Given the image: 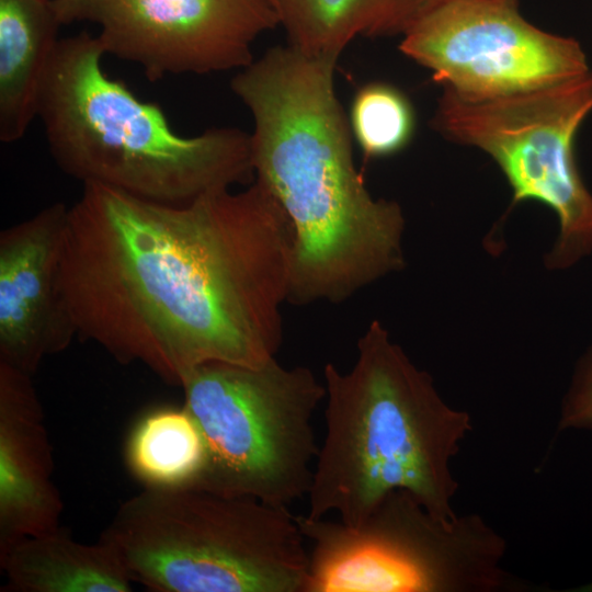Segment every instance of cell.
<instances>
[{
    "instance_id": "cell-15",
    "label": "cell",
    "mask_w": 592,
    "mask_h": 592,
    "mask_svg": "<svg viewBox=\"0 0 592 592\" xmlns=\"http://www.w3.org/2000/svg\"><path fill=\"white\" fill-rule=\"evenodd\" d=\"M288 45L339 58L356 36L405 35L445 0H271Z\"/></svg>"
},
{
    "instance_id": "cell-16",
    "label": "cell",
    "mask_w": 592,
    "mask_h": 592,
    "mask_svg": "<svg viewBox=\"0 0 592 592\" xmlns=\"http://www.w3.org/2000/svg\"><path fill=\"white\" fill-rule=\"evenodd\" d=\"M125 460L144 488L195 487L206 465L205 441L184 406L158 407L132 428Z\"/></svg>"
},
{
    "instance_id": "cell-9",
    "label": "cell",
    "mask_w": 592,
    "mask_h": 592,
    "mask_svg": "<svg viewBox=\"0 0 592 592\" xmlns=\"http://www.w3.org/2000/svg\"><path fill=\"white\" fill-rule=\"evenodd\" d=\"M399 49L465 100L554 86L590 70L578 41L528 22L519 0H445L405 35Z\"/></svg>"
},
{
    "instance_id": "cell-13",
    "label": "cell",
    "mask_w": 592,
    "mask_h": 592,
    "mask_svg": "<svg viewBox=\"0 0 592 592\" xmlns=\"http://www.w3.org/2000/svg\"><path fill=\"white\" fill-rule=\"evenodd\" d=\"M62 25L52 0H0V139H21L36 116Z\"/></svg>"
},
{
    "instance_id": "cell-12",
    "label": "cell",
    "mask_w": 592,
    "mask_h": 592,
    "mask_svg": "<svg viewBox=\"0 0 592 592\" xmlns=\"http://www.w3.org/2000/svg\"><path fill=\"white\" fill-rule=\"evenodd\" d=\"M32 376L0 362V548L60 526L62 501Z\"/></svg>"
},
{
    "instance_id": "cell-7",
    "label": "cell",
    "mask_w": 592,
    "mask_h": 592,
    "mask_svg": "<svg viewBox=\"0 0 592 592\" xmlns=\"http://www.w3.org/2000/svg\"><path fill=\"white\" fill-rule=\"evenodd\" d=\"M312 544L307 592L491 591L503 540L475 515L444 521L410 492L385 496L358 525L297 516Z\"/></svg>"
},
{
    "instance_id": "cell-17",
    "label": "cell",
    "mask_w": 592,
    "mask_h": 592,
    "mask_svg": "<svg viewBox=\"0 0 592 592\" xmlns=\"http://www.w3.org/2000/svg\"><path fill=\"white\" fill-rule=\"evenodd\" d=\"M350 117L352 134L366 158L397 153L409 144L414 130L410 101L384 82L365 84L356 92Z\"/></svg>"
},
{
    "instance_id": "cell-18",
    "label": "cell",
    "mask_w": 592,
    "mask_h": 592,
    "mask_svg": "<svg viewBox=\"0 0 592 592\" xmlns=\"http://www.w3.org/2000/svg\"><path fill=\"white\" fill-rule=\"evenodd\" d=\"M592 429V346L580 358L565 398L559 429Z\"/></svg>"
},
{
    "instance_id": "cell-5",
    "label": "cell",
    "mask_w": 592,
    "mask_h": 592,
    "mask_svg": "<svg viewBox=\"0 0 592 592\" xmlns=\"http://www.w3.org/2000/svg\"><path fill=\"white\" fill-rule=\"evenodd\" d=\"M100 538L157 592H307L309 550L288 506L201 487L144 488Z\"/></svg>"
},
{
    "instance_id": "cell-3",
    "label": "cell",
    "mask_w": 592,
    "mask_h": 592,
    "mask_svg": "<svg viewBox=\"0 0 592 592\" xmlns=\"http://www.w3.org/2000/svg\"><path fill=\"white\" fill-rule=\"evenodd\" d=\"M323 377L326 435L306 515L335 512L356 526L389 492L406 490L435 517H457L449 465L471 430L468 413L444 402L377 320L358 339L353 367L328 363Z\"/></svg>"
},
{
    "instance_id": "cell-11",
    "label": "cell",
    "mask_w": 592,
    "mask_h": 592,
    "mask_svg": "<svg viewBox=\"0 0 592 592\" xmlns=\"http://www.w3.org/2000/svg\"><path fill=\"white\" fill-rule=\"evenodd\" d=\"M68 209L54 203L0 234V362L30 375L78 335L60 289Z\"/></svg>"
},
{
    "instance_id": "cell-8",
    "label": "cell",
    "mask_w": 592,
    "mask_h": 592,
    "mask_svg": "<svg viewBox=\"0 0 592 592\" xmlns=\"http://www.w3.org/2000/svg\"><path fill=\"white\" fill-rule=\"evenodd\" d=\"M592 112V70L554 86L487 100H465L443 90L432 127L449 141L476 147L501 169L512 205L537 201L553 209L558 237L545 257L566 270L592 252V193L574 143Z\"/></svg>"
},
{
    "instance_id": "cell-4",
    "label": "cell",
    "mask_w": 592,
    "mask_h": 592,
    "mask_svg": "<svg viewBox=\"0 0 592 592\" xmlns=\"http://www.w3.org/2000/svg\"><path fill=\"white\" fill-rule=\"evenodd\" d=\"M104 56L88 32L57 46L38 116L66 174L174 205L252 178L250 135L234 127L175 133L156 103L105 73Z\"/></svg>"
},
{
    "instance_id": "cell-14",
    "label": "cell",
    "mask_w": 592,
    "mask_h": 592,
    "mask_svg": "<svg viewBox=\"0 0 592 592\" xmlns=\"http://www.w3.org/2000/svg\"><path fill=\"white\" fill-rule=\"evenodd\" d=\"M0 567L10 592H129L119 556L99 537L84 544L62 527L22 537L0 548Z\"/></svg>"
},
{
    "instance_id": "cell-6",
    "label": "cell",
    "mask_w": 592,
    "mask_h": 592,
    "mask_svg": "<svg viewBox=\"0 0 592 592\" xmlns=\"http://www.w3.org/2000/svg\"><path fill=\"white\" fill-rule=\"evenodd\" d=\"M180 386L206 446L195 487L283 506L308 494L319 452L312 417L326 398L309 368L207 363Z\"/></svg>"
},
{
    "instance_id": "cell-10",
    "label": "cell",
    "mask_w": 592,
    "mask_h": 592,
    "mask_svg": "<svg viewBox=\"0 0 592 592\" xmlns=\"http://www.w3.org/2000/svg\"><path fill=\"white\" fill-rule=\"evenodd\" d=\"M61 24L91 22L106 54L167 75L244 68L252 45L280 25L271 0H52Z\"/></svg>"
},
{
    "instance_id": "cell-1",
    "label": "cell",
    "mask_w": 592,
    "mask_h": 592,
    "mask_svg": "<svg viewBox=\"0 0 592 592\" xmlns=\"http://www.w3.org/2000/svg\"><path fill=\"white\" fill-rule=\"evenodd\" d=\"M292 262L291 223L258 181L180 205L90 183L68 209L60 289L79 337L180 386L207 363L275 358Z\"/></svg>"
},
{
    "instance_id": "cell-2",
    "label": "cell",
    "mask_w": 592,
    "mask_h": 592,
    "mask_svg": "<svg viewBox=\"0 0 592 592\" xmlns=\"http://www.w3.org/2000/svg\"><path fill=\"white\" fill-rule=\"evenodd\" d=\"M337 60L277 46L230 83L253 117L257 181L292 226L288 299L296 304L342 301L405 265L402 209L374 198L353 161L334 90Z\"/></svg>"
}]
</instances>
